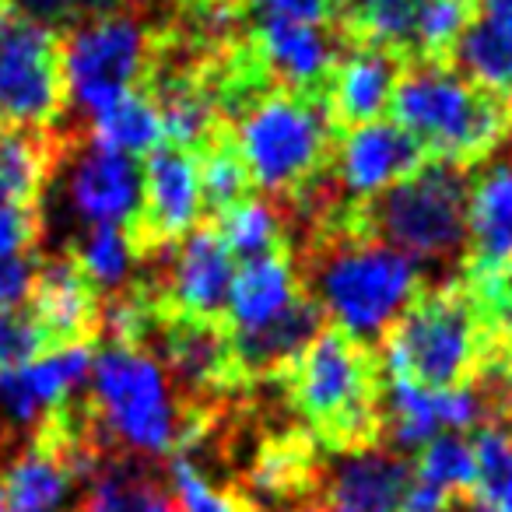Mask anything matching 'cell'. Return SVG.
<instances>
[{
	"mask_svg": "<svg viewBox=\"0 0 512 512\" xmlns=\"http://www.w3.org/2000/svg\"><path fill=\"white\" fill-rule=\"evenodd\" d=\"M470 172L428 158L414 176L369 200H348L344 221L362 239L400 249L411 260H463Z\"/></svg>",
	"mask_w": 512,
	"mask_h": 512,
	"instance_id": "obj_7",
	"label": "cell"
},
{
	"mask_svg": "<svg viewBox=\"0 0 512 512\" xmlns=\"http://www.w3.org/2000/svg\"><path fill=\"white\" fill-rule=\"evenodd\" d=\"M197 176H200V204L207 218H218L239 200L253 197V183L232 141V130L221 127L204 148L197 151Z\"/></svg>",
	"mask_w": 512,
	"mask_h": 512,
	"instance_id": "obj_30",
	"label": "cell"
},
{
	"mask_svg": "<svg viewBox=\"0 0 512 512\" xmlns=\"http://www.w3.org/2000/svg\"><path fill=\"white\" fill-rule=\"evenodd\" d=\"M428 162V151L393 120H372L337 134L330 176L344 200H369L393 183L414 176Z\"/></svg>",
	"mask_w": 512,
	"mask_h": 512,
	"instance_id": "obj_13",
	"label": "cell"
},
{
	"mask_svg": "<svg viewBox=\"0 0 512 512\" xmlns=\"http://www.w3.org/2000/svg\"><path fill=\"white\" fill-rule=\"evenodd\" d=\"M29 313L43 327L50 348L95 344L102 323V299L67 253L39 256L29 292Z\"/></svg>",
	"mask_w": 512,
	"mask_h": 512,
	"instance_id": "obj_18",
	"label": "cell"
},
{
	"mask_svg": "<svg viewBox=\"0 0 512 512\" xmlns=\"http://www.w3.org/2000/svg\"><path fill=\"white\" fill-rule=\"evenodd\" d=\"M211 221L221 239H225L228 253L242 256V264L256 260V256L274 253V249L292 246L285 211H281L271 197H256L253 193V197L239 200V204L228 207L225 214H218V218H211Z\"/></svg>",
	"mask_w": 512,
	"mask_h": 512,
	"instance_id": "obj_28",
	"label": "cell"
},
{
	"mask_svg": "<svg viewBox=\"0 0 512 512\" xmlns=\"http://www.w3.org/2000/svg\"><path fill=\"white\" fill-rule=\"evenodd\" d=\"M453 67L495 99L512 102V36L474 15L453 53Z\"/></svg>",
	"mask_w": 512,
	"mask_h": 512,
	"instance_id": "obj_29",
	"label": "cell"
},
{
	"mask_svg": "<svg viewBox=\"0 0 512 512\" xmlns=\"http://www.w3.org/2000/svg\"><path fill=\"white\" fill-rule=\"evenodd\" d=\"M228 130L253 190L278 204L330 176L337 130L327 102L316 95L267 88L228 123Z\"/></svg>",
	"mask_w": 512,
	"mask_h": 512,
	"instance_id": "obj_6",
	"label": "cell"
},
{
	"mask_svg": "<svg viewBox=\"0 0 512 512\" xmlns=\"http://www.w3.org/2000/svg\"><path fill=\"white\" fill-rule=\"evenodd\" d=\"M390 116L418 137L428 158L467 172L512 141V102L470 85L453 64L411 60L393 85Z\"/></svg>",
	"mask_w": 512,
	"mask_h": 512,
	"instance_id": "obj_4",
	"label": "cell"
},
{
	"mask_svg": "<svg viewBox=\"0 0 512 512\" xmlns=\"http://www.w3.org/2000/svg\"><path fill=\"white\" fill-rule=\"evenodd\" d=\"M169 495L176 512H260L239 484L218 488L193 456H172L169 460Z\"/></svg>",
	"mask_w": 512,
	"mask_h": 512,
	"instance_id": "obj_33",
	"label": "cell"
},
{
	"mask_svg": "<svg viewBox=\"0 0 512 512\" xmlns=\"http://www.w3.org/2000/svg\"><path fill=\"white\" fill-rule=\"evenodd\" d=\"M418 8L421 0H344L334 29L348 50L369 46L411 64Z\"/></svg>",
	"mask_w": 512,
	"mask_h": 512,
	"instance_id": "obj_25",
	"label": "cell"
},
{
	"mask_svg": "<svg viewBox=\"0 0 512 512\" xmlns=\"http://www.w3.org/2000/svg\"><path fill=\"white\" fill-rule=\"evenodd\" d=\"M81 481L50 446L29 439L0 470V512H53Z\"/></svg>",
	"mask_w": 512,
	"mask_h": 512,
	"instance_id": "obj_23",
	"label": "cell"
},
{
	"mask_svg": "<svg viewBox=\"0 0 512 512\" xmlns=\"http://www.w3.org/2000/svg\"><path fill=\"white\" fill-rule=\"evenodd\" d=\"M512 260V155L491 158L470 172L463 281L495 278Z\"/></svg>",
	"mask_w": 512,
	"mask_h": 512,
	"instance_id": "obj_16",
	"label": "cell"
},
{
	"mask_svg": "<svg viewBox=\"0 0 512 512\" xmlns=\"http://www.w3.org/2000/svg\"><path fill=\"white\" fill-rule=\"evenodd\" d=\"M285 512H330V509L320 502V498H306V502H295V505H288Z\"/></svg>",
	"mask_w": 512,
	"mask_h": 512,
	"instance_id": "obj_43",
	"label": "cell"
},
{
	"mask_svg": "<svg viewBox=\"0 0 512 512\" xmlns=\"http://www.w3.org/2000/svg\"><path fill=\"white\" fill-rule=\"evenodd\" d=\"M74 130H22L0 123V207H43Z\"/></svg>",
	"mask_w": 512,
	"mask_h": 512,
	"instance_id": "obj_22",
	"label": "cell"
},
{
	"mask_svg": "<svg viewBox=\"0 0 512 512\" xmlns=\"http://www.w3.org/2000/svg\"><path fill=\"white\" fill-rule=\"evenodd\" d=\"M477 15V0H421L414 22V60L453 64L460 36Z\"/></svg>",
	"mask_w": 512,
	"mask_h": 512,
	"instance_id": "obj_32",
	"label": "cell"
},
{
	"mask_svg": "<svg viewBox=\"0 0 512 512\" xmlns=\"http://www.w3.org/2000/svg\"><path fill=\"white\" fill-rule=\"evenodd\" d=\"M144 11L148 8L95 18L60 39L67 106L95 116L127 92L141 88L151 64V46H155V22H148Z\"/></svg>",
	"mask_w": 512,
	"mask_h": 512,
	"instance_id": "obj_8",
	"label": "cell"
},
{
	"mask_svg": "<svg viewBox=\"0 0 512 512\" xmlns=\"http://www.w3.org/2000/svg\"><path fill=\"white\" fill-rule=\"evenodd\" d=\"M477 495L495 512H512V442L498 425H481L474 432Z\"/></svg>",
	"mask_w": 512,
	"mask_h": 512,
	"instance_id": "obj_34",
	"label": "cell"
},
{
	"mask_svg": "<svg viewBox=\"0 0 512 512\" xmlns=\"http://www.w3.org/2000/svg\"><path fill=\"white\" fill-rule=\"evenodd\" d=\"M172 8L179 11V15H207V11H221V8H232V4H239V0H169Z\"/></svg>",
	"mask_w": 512,
	"mask_h": 512,
	"instance_id": "obj_41",
	"label": "cell"
},
{
	"mask_svg": "<svg viewBox=\"0 0 512 512\" xmlns=\"http://www.w3.org/2000/svg\"><path fill=\"white\" fill-rule=\"evenodd\" d=\"M344 204H337L327 218L316 221L292 253L323 316H330L334 327L376 348L390 323L425 288V281L407 253L348 232Z\"/></svg>",
	"mask_w": 512,
	"mask_h": 512,
	"instance_id": "obj_2",
	"label": "cell"
},
{
	"mask_svg": "<svg viewBox=\"0 0 512 512\" xmlns=\"http://www.w3.org/2000/svg\"><path fill=\"white\" fill-rule=\"evenodd\" d=\"M67 256L78 264V271L85 274L99 299H113L123 288H130V278L137 271L134 242H130L127 228L116 225H88V232L71 242Z\"/></svg>",
	"mask_w": 512,
	"mask_h": 512,
	"instance_id": "obj_27",
	"label": "cell"
},
{
	"mask_svg": "<svg viewBox=\"0 0 512 512\" xmlns=\"http://www.w3.org/2000/svg\"><path fill=\"white\" fill-rule=\"evenodd\" d=\"M36 267H39V256L0 260V306H22V302H29Z\"/></svg>",
	"mask_w": 512,
	"mask_h": 512,
	"instance_id": "obj_39",
	"label": "cell"
},
{
	"mask_svg": "<svg viewBox=\"0 0 512 512\" xmlns=\"http://www.w3.org/2000/svg\"><path fill=\"white\" fill-rule=\"evenodd\" d=\"M85 137L99 148L120 151V155H151L162 137V116L158 106L144 88H134L123 99H116L113 106H106L102 113H95L88 120Z\"/></svg>",
	"mask_w": 512,
	"mask_h": 512,
	"instance_id": "obj_26",
	"label": "cell"
},
{
	"mask_svg": "<svg viewBox=\"0 0 512 512\" xmlns=\"http://www.w3.org/2000/svg\"><path fill=\"white\" fill-rule=\"evenodd\" d=\"M74 512H176V505L151 463L120 456L85 484Z\"/></svg>",
	"mask_w": 512,
	"mask_h": 512,
	"instance_id": "obj_24",
	"label": "cell"
},
{
	"mask_svg": "<svg viewBox=\"0 0 512 512\" xmlns=\"http://www.w3.org/2000/svg\"><path fill=\"white\" fill-rule=\"evenodd\" d=\"M85 404L113 456H190L221 428V407L186 404L151 348L106 344L92 355Z\"/></svg>",
	"mask_w": 512,
	"mask_h": 512,
	"instance_id": "obj_1",
	"label": "cell"
},
{
	"mask_svg": "<svg viewBox=\"0 0 512 512\" xmlns=\"http://www.w3.org/2000/svg\"><path fill=\"white\" fill-rule=\"evenodd\" d=\"M235 256L228 253L211 218L197 221L169 256L148 264L151 285L162 316H190V320H221L228 288L235 278Z\"/></svg>",
	"mask_w": 512,
	"mask_h": 512,
	"instance_id": "obj_10",
	"label": "cell"
},
{
	"mask_svg": "<svg viewBox=\"0 0 512 512\" xmlns=\"http://www.w3.org/2000/svg\"><path fill=\"white\" fill-rule=\"evenodd\" d=\"M92 355V344H67V348L43 351L18 369L0 372V414L8 418L0 425L11 435L36 432L46 414L85 390Z\"/></svg>",
	"mask_w": 512,
	"mask_h": 512,
	"instance_id": "obj_15",
	"label": "cell"
},
{
	"mask_svg": "<svg viewBox=\"0 0 512 512\" xmlns=\"http://www.w3.org/2000/svg\"><path fill=\"white\" fill-rule=\"evenodd\" d=\"M411 481L414 467L407 456L372 446L323 460L316 498L330 512H400Z\"/></svg>",
	"mask_w": 512,
	"mask_h": 512,
	"instance_id": "obj_17",
	"label": "cell"
},
{
	"mask_svg": "<svg viewBox=\"0 0 512 512\" xmlns=\"http://www.w3.org/2000/svg\"><path fill=\"white\" fill-rule=\"evenodd\" d=\"M60 169H67L71 207L88 225L127 228L141 214V165L130 155L92 144L85 134L71 137Z\"/></svg>",
	"mask_w": 512,
	"mask_h": 512,
	"instance_id": "obj_14",
	"label": "cell"
},
{
	"mask_svg": "<svg viewBox=\"0 0 512 512\" xmlns=\"http://www.w3.org/2000/svg\"><path fill=\"white\" fill-rule=\"evenodd\" d=\"M488 348L491 334L463 278L421 288L376 344L390 379H407L425 390L474 383Z\"/></svg>",
	"mask_w": 512,
	"mask_h": 512,
	"instance_id": "obj_5",
	"label": "cell"
},
{
	"mask_svg": "<svg viewBox=\"0 0 512 512\" xmlns=\"http://www.w3.org/2000/svg\"><path fill=\"white\" fill-rule=\"evenodd\" d=\"M323 474V453L316 449L313 435L302 428H285V432L267 435L253 449L242 474L239 491L256 505H278V502H306L316 498Z\"/></svg>",
	"mask_w": 512,
	"mask_h": 512,
	"instance_id": "obj_19",
	"label": "cell"
},
{
	"mask_svg": "<svg viewBox=\"0 0 512 512\" xmlns=\"http://www.w3.org/2000/svg\"><path fill=\"white\" fill-rule=\"evenodd\" d=\"M344 0H239L246 22H299V25H337Z\"/></svg>",
	"mask_w": 512,
	"mask_h": 512,
	"instance_id": "obj_37",
	"label": "cell"
},
{
	"mask_svg": "<svg viewBox=\"0 0 512 512\" xmlns=\"http://www.w3.org/2000/svg\"><path fill=\"white\" fill-rule=\"evenodd\" d=\"M43 351H50V341L36 316L22 306H0V372L18 369Z\"/></svg>",
	"mask_w": 512,
	"mask_h": 512,
	"instance_id": "obj_36",
	"label": "cell"
},
{
	"mask_svg": "<svg viewBox=\"0 0 512 512\" xmlns=\"http://www.w3.org/2000/svg\"><path fill=\"white\" fill-rule=\"evenodd\" d=\"M242 43L267 85L316 99L327 95L330 78L348 50L334 25L327 29V25L274 22V18L242 25Z\"/></svg>",
	"mask_w": 512,
	"mask_h": 512,
	"instance_id": "obj_12",
	"label": "cell"
},
{
	"mask_svg": "<svg viewBox=\"0 0 512 512\" xmlns=\"http://www.w3.org/2000/svg\"><path fill=\"white\" fill-rule=\"evenodd\" d=\"M43 207H0V260L39 256Z\"/></svg>",
	"mask_w": 512,
	"mask_h": 512,
	"instance_id": "obj_38",
	"label": "cell"
},
{
	"mask_svg": "<svg viewBox=\"0 0 512 512\" xmlns=\"http://www.w3.org/2000/svg\"><path fill=\"white\" fill-rule=\"evenodd\" d=\"M204 214L200 204L197 158L172 144H158L141 169V214L127 235L134 242L137 264H158L176 249Z\"/></svg>",
	"mask_w": 512,
	"mask_h": 512,
	"instance_id": "obj_11",
	"label": "cell"
},
{
	"mask_svg": "<svg viewBox=\"0 0 512 512\" xmlns=\"http://www.w3.org/2000/svg\"><path fill=\"white\" fill-rule=\"evenodd\" d=\"M67 109L60 32L22 15L11 0H0V123L57 130Z\"/></svg>",
	"mask_w": 512,
	"mask_h": 512,
	"instance_id": "obj_9",
	"label": "cell"
},
{
	"mask_svg": "<svg viewBox=\"0 0 512 512\" xmlns=\"http://www.w3.org/2000/svg\"><path fill=\"white\" fill-rule=\"evenodd\" d=\"M15 453H18V439L8 432V428L0 425V470H4V463H8Z\"/></svg>",
	"mask_w": 512,
	"mask_h": 512,
	"instance_id": "obj_42",
	"label": "cell"
},
{
	"mask_svg": "<svg viewBox=\"0 0 512 512\" xmlns=\"http://www.w3.org/2000/svg\"><path fill=\"white\" fill-rule=\"evenodd\" d=\"M414 481L432 484L446 495H474L477 491V456L474 442L460 432H442L418 449Z\"/></svg>",
	"mask_w": 512,
	"mask_h": 512,
	"instance_id": "obj_31",
	"label": "cell"
},
{
	"mask_svg": "<svg viewBox=\"0 0 512 512\" xmlns=\"http://www.w3.org/2000/svg\"><path fill=\"white\" fill-rule=\"evenodd\" d=\"M505 425H509V428H505V435H509V442H512V411L505 414Z\"/></svg>",
	"mask_w": 512,
	"mask_h": 512,
	"instance_id": "obj_45",
	"label": "cell"
},
{
	"mask_svg": "<svg viewBox=\"0 0 512 512\" xmlns=\"http://www.w3.org/2000/svg\"><path fill=\"white\" fill-rule=\"evenodd\" d=\"M274 386L323 453L383 446V358L348 330L323 327Z\"/></svg>",
	"mask_w": 512,
	"mask_h": 512,
	"instance_id": "obj_3",
	"label": "cell"
},
{
	"mask_svg": "<svg viewBox=\"0 0 512 512\" xmlns=\"http://www.w3.org/2000/svg\"><path fill=\"white\" fill-rule=\"evenodd\" d=\"M477 18L512 36V0H477Z\"/></svg>",
	"mask_w": 512,
	"mask_h": 512,
	"instance_id": "obj_40",
	"label": "cell"
},
{
	"mask_svg": "<svg viewBox=\"0 0 512 512\" xmlns=\"http://www.w3.org/2000/svg\"><path fill=\"white\" fill-rule=\"evenodd\" d=\"M442 512H470V495H453V502Z\"/></svg>",
	"mask_w": 512,
	"mask_h": 512,
	"instance_id": "obj_44",
	"label": "cell"
},
{
	"mask_svg": "<svg viewBox=\"0 0 512 512\" xmlns=\"http://www.w3.org/2000/svg\"><path fill=\"white\" fill-rule=\"evenodd\" d=\"M302 295H306V281L292 246L274 249L267 256L246 260L235 271L221 323L228 334H253L281 320Z\"/></svg>",
	"mask_w": 512,
	"mask_h": 512,
	"instance_id": "obj_20",
	"label": "cell"
},
{
	"mask_svg": "<svg viewBox=\"0 0 512 512\" xmlns=\"http://www.w3.org/2000/svg\"><path fill=\"white\" fill-rule=\"evenodd\" d=\"M22 15L36 18L39 25L53 32H71L85 22H95V18L106 15H120V11L130 8H144V0H11Z\"/></svg>",
	"mask_w": 512,
	"mask_h": 512,
	"instance_id": "obj_35",
	"label": "cell"
},
{
	"mask_svg": "<svg viewBox=\"0 0 512 512\" xmlns=\"http://www.w3.org/2000/svg\"><path fill=\"white\" fill-rule=\"evenodd\" d=\"M404 67L407 60L383 50H369V46L344 50L341 64H337L334 78L327 85V95H323L337 134L362 127V123L383 120V113L390 109L393 85H397Z\"/></svg>",
	"mask_w": 512,
	"mask_h": 512,
	"instance_id": "obj_21",
	"label": "cell"
}]
</instances>
